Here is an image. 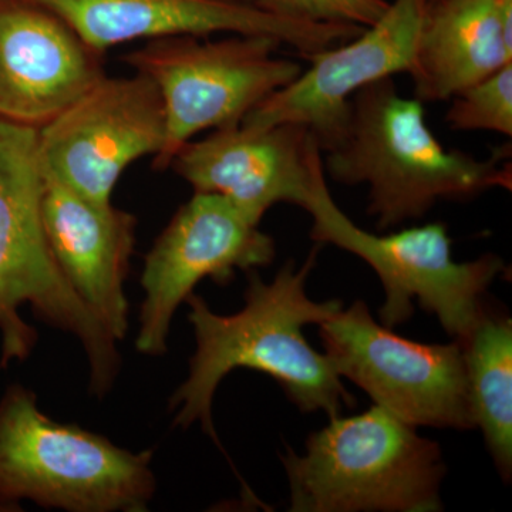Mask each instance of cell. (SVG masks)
Listing matches in <instances>:
<instances>
[{"label":"cell","mask_w":512,"mask_h":512,"mask_svg":"<svg viewBox=\"0 0 512 512\" xmlns=\"http://www.w3.org/2000/svg\"><path fill=\"white\" fill-rule=\"evenodd\" d=\"M275 256L274 238L231 201L212 192H194L146 256L138 352L165 353L171 319L201 281L228 284L238 269L254 271L271 265Z\"/></svg>","instance_id":"cell-9"},{"label":"cell","mask_w":512,"mask_h":512,"mask_svg":"<svg viewBox=\"0 0 512 512\" xmlns=\"http://www.w3.org/2000/svg\"><path fill=\"white\" fill-rule=\"evenodd\" d=\"M97 52L29 0H0V120L42 130L107 76Z\"/></svg>","instance_id":"cell-14"},{"label":"cell","mask_w":512,"mask_h":512,"mask_svg":"<svg viewBox=\"0 0 512 512\" xmlns=\"http://www.w3.org/2000/svg\"><path fill=\"white\" fill-rule=\"evenodd\" d=\"M282 43L264 35L227 39L175 35L148 40L123 56L160 90L167 136L154 157L156 170L170 168L178 148L208 128L238 126L271 94L302 73L292 60L276 57Z\"/></svg>","instance_id":"cell-7"},{"label":"cell","mask_w":512,"mask_h":512,"mask_svg":"<svg viewBox=\"0 0 512 512\" xmlns=\"http://www.w3.org/2000/svg\"><path fill=\"white\" fill-rule=\"evenodd\" d=\"M153 451L50 419L36 394L12 384L0 400V510L29 500L70 512H141L156 491Z\"/></svg>","instance_id":"cell-5"},{"label":"cell","mask_w":512,"mask_h":512,"mask_svg":"<svg viewBox=\"0 0 512 512\" xmlns=\"http://www.w3.org/2000/svg\"><path fill=\"white\" fill-rule=\"evenodd\" d=\"M62 18L97 52L175 35H264L309 57L353 39L362 26L281 18L235 0H29Z\"/></svg>","instance_id":"cell-12"},{"label":"cell","mask_w":512,"mask_h":512,"mask_svg":"<svg viewBox=\"0 0 512 512\" xmlns=\"http://www.w3.org/2000/svg\"><path fill=\"white\" fill-rule=\"evenodd\" d=\"M292 512H437L446 464L439 444L380 406L332 417L299 456H281Z\"/></svg>","instance_id":"cell-4"},{"label":"cell","mask_w":512,"mask_h":512,"mask_svg":"<svg viewBox=\"0 0 512 512\" xmlns=\"http://www.w3.org/2000/svg\"><path fill=\"white\" fill-rule=\"evenodd\" d=\"M508 63L512 0H430L409 72L417 100H450Z\"/></svg>","instance_id":"cell-16"},{"label":"cell","mask_w":512,"mask_h":512,"mask_svg":"<svg viewBox=\"0 0 512 512\" xmlns=\"http://www.w3.org/2000/svg\"><path fill=\"white\" fill-rule=\"evenodd\" d=\"M320 248L313 247L301 268L286 262L269 284L252 272L245 306L234 315H218L201 296H188L197 349L190 375L171 397V407L178 409L174 426L188 429L200 421L202 430L220 444L212 400L222 379L241 367L271 376L303 413L325 412L332 419L343 407H355L328 356L313 349L303 333L343 308L340 301L316 302L306 293Z\"/></svg>","instance_id":"cell-1"},{"label":"cell","mask_w":512,"mask_h":512,"mask_svg":"<svg viewBox=\"0 0 512 512\" xmlns=\"http://www.w3.org/2000/svg\"><path fill=\"white\" fill-rule=\"evenodd\" d=\"M349 104L345 126L322 151L323 170L340 184L369 187L367 214L380 231L421 220L439 201L510 190V147L484 160L448 150L430 130L423 103L403 97L393 77L363 87Z\"/></svg>","instance_id":"cell-2"},{"label":"cell","mask_w":512,"mask_h":512,"mask_svg":"<svg viewBox=\"0 0 512 512\" xmlns=\"http://www.w3.org/2000/svg\"><path fill=\"white\" fill-rule=\"evenodd\" d=\"M170 167L195 192L222 195L259 224L281 202L305 208L323 163L308 127L241 123L187 141Z\"/></svg>","instance_id":"cell-13"},{"label":"cell","mask_w":512,"mask_h":512,"mask_svg":"<svg viewBox=\"0 0 512 512\" xmlns=\"http://www.w3.org/2000/svg\"><path fill=\"white\" fill-rule=\"evenodd\" d=\"M303 210L312 217L311 237L316 244L335 245L359 256L379 276L386 295L379 316L389 329L412 318L416 301L460 342L483 313L484 293L507 269L494 254L470 262L454 261L453 241L443 222L386 235L357 227L333 201L323 167Z\"/></svg>","instance_id":"cell-6"},{"label":"cell","mask_w":512,"mask_h":512,"mask_svg":"<svg viewBox=\"0 0 512 512\" xmlns=\"http://www.w3.org/2000/svg\"><path fill=\"white\" fill-rule=\"evenodd\" d=\"M235 2L252 3L254 5V0H235Z\"/></svg>","instance_id":"cell-20"},{"label":"cell","mask_w":512,"mask_h":512,"mask_svg":"<svg viewBox=\"0 0 512 512\" xmlns=\"http://www.w3.org/2000/svg\"><path fill=\"white\" fill-rule=\"evenodd\" d=\"M46 168L39 130L0 120V369L28 359L35 329L20 318L30 305L47 323L72 333L90 363L96 396L109 392L120 369L117 340L64 278L43 220Z\"/></svg>","instance_id":"cell-3"},{"label":"cell","mask_w":512,"mask_h":512,"mask_svg":"<svg viewBox=\"0 0 512 512\" xmlns=\"http://www.w3.org/2000/svg\"><path fill=\"white\" fill-rule=\"evenodd\" d=\"M446 123L456 131L512 136V63L451 97Z\"/></svg>","instance_id":"cell-18"},{"label":"cell","mask_w":512,"mask_h":512,"mask_svg":"<svg viewBox=\"0 0 512 512\" xmlns=\"http://www.w3.org/2000/svg\"><path fill=\"white\" fill-rule=\"evenodd\" d=\"M167 136L163 97L144 74L104 77L39 130L49 173L89 200L107 204L128 165L158 156Z\"/></svg>","instance_id":"cell-10"},{"label":"cell","mask_w":512,"mask_h":512,"mask_svg":"<svg viewBox=\"0 0 512 512\" xmlns=\"http://www.w3.org/2000/svg\"><path fill=\"white\" fill-rule=\"evenodd\" d=\"M325 355L340 377L365 390L376 406L413 427L474 426L460 343L431 345L402 338L356 301L319 325Z\"/></svg>","instance_id":"cell-8"},{"label":"cell","mask_w":512,"mask_h":512,"mask_svg":"<svg viewBox=\"0 0 512 512\" xmlns=\"http://www.w3.org/2000/svg\"><path fill=\"white\" fill-rule=\"evenodd\" d=\"M256 8L281 18L369 28L389 8L387 0H254Z\"/></svg>","instance_id":"cell-19"},{"label":"cell","mask_w":512,"mask_h":512,"mask_svg":"<svg viewBox=\"0 0 512 512\" xmlns=\"http://www.w3.org/2000/svg\"><path fill=\"white\" fill-rule=\"evenodd\" d=\"M466 362L474 426L505 483L512 474V320L483 309L476 325L460 340Z\"/></svg>","instance_id":"cell-17"},{"label":"cell","mask_w":512,"mask_h":512,"mask_svg":"<svg viewBox=\"0 0 512 512\" xmlns=\"http://www.w3.org/2000/svg\"><path fill=\"white\" fill-rule=\"evenodd\" d=\"M43 220L66 281L113 338L124 339L128 328L124 282L136 244V217L111 202L83 197L46 170Z\"/></svg>","instance_id":"cell-15"},{"label":"cell","mask_w":512,"mask_h":512,"mask_svg":"<svg viewBox=\"0 0 512 512\" xmlns=\"http://www.w3.org/2000/svg\"><path fill=\"white\" fill-rule=\"evenodd\" d=\"M429 2L389 3L382 18L346 45L309 56L311 67L262 101L242 124H301L311 130L322 153L345 126L353 94L377 80L410 72Z\"/></svg>","instance_id":"cell-11"}]
</instances>
